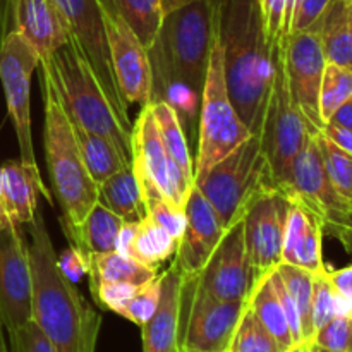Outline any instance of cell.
I'll return each instance as SVG.
<instances>
[{
	"label": "cell",
	"instance_id": "cell-1",
	"mask_svg": "<svg viewBox=\"0 0 352 352\" xmlns=\"http://www.w3.org/2000/svg\"><path fill=\"white\" fill-rule=\"evenodd\" d=\"M217 36L229 96L244 126L260 133L277 69V47L265 33L258 0H217Z\"/></svg>",
	"mask_w": 352,
	"mask_h": 352
},
{
	"label": "cell",
	"instance_id": "cell-2",
	"mask_svg": "<svg viewBox=\"0 0 352 352\" xmlns=\"http://www.w3.org/2000/svg\"><path fill=\"white\" fill-rule=\"evenodd\" d=\"M33 322L57 352H96L102 316L60 270L41 208L30 226Z\"/></svg>",
	"mask_w": 352,
	"mask_h": 352
},
{
	"label": "cell",
	"instance_id": "cell-3",
	"mask_svg": "<svg viewBox=\"0 0 352 352\" xmlns=\"http://www.w3.org/2000/svg\"><path fill=\"white\" fill-rule=\"evenodd\" d=\"M215 38L217 0H192L165 14L148 48L153 71L150 102L174 86L201 96Z\"/></svg>",
	"mask_w": 352,
	"mask_h": 352
},
{
	"label": "cell",
	"instance_id": "cell-4",
	"mask_svg": "<svg viewBox=\"0 0 352 352\" xmlns=\"http://www.w3.org/2000/svg\"><path fill=\"white\" fill-rule=\"evenodd\" d=\"M40 65L50 72L72 122L105 136L131 162L133 122L113 105L74 38L69 36V40L58 47L50 58L41 60Z\"/></svg>",
	"mask_w": 352,
	"mask_h": 352
},
{
	"label": "cell",
	"instance_id": "cell-5",
	"mask_svg": "<svg viewBox=\"0 0 352 352\" xmlns=\"http://www.w3.org/2000/svg\"><path fill=\"white\" fill-rule=\"evenodd\" d=\"M41 91L45 105V162L52 181V192L64 215L60 223L74 227L98 203V184L86 170L71 117L50 72L45 67H41Z\"/></svg>",
	"mask_w": 352,
	"mask_h": 352
},
{
	"label": "cell",
	"instance_id": "cell-6",
	"mask_svg": "<svg viewBox=\"0 0 352 352\" xmlns=\"http://www.w3.org/2000/svg\"><path fill=\"white\" fill-rule=\"evenodd\" d=\"M195 186L215 208L226 229L243 219L254 199L277 189L256 134L217 162L203 177L196 179Z\"/></svg>",
	"mask_w": 352,
	"mask_h": 352
},
{
	"label": "cell",
	"instance_id": "cell-7",
	"mask_svg": "<svg viewBox=\"0 0 352 352\" xmlns=\"http://www.w3.org/2000/svg\"><path fill=\"white\" fill-rule=\"evenodd\" d=\"M198 150L195 160V181L203 177L217 162L253 136L236 112L223 72V50L219 36L213 43L208 72L203 86L198 117Z\"/></svg>",
	"mask_w": 352,
	"mask_h": 352
},
{
	"label": "cell",
	"instance_id": "cell-8",
	"mask_svg": "<svg viewBox=\"0 0 352 352\" xmlns=\"http://www.w3.org/2000/svg\"><path fill=\"white\" fill-rule=\"evenodd\" d=\"M315 131L309 127L302 113L292 102L291 91L285 78L280 47H277V69H275L274 86L265 109L260 138L261 148L267 155L275 188L284 192L289 186L292 165L296 157L305 146L308 136Z\"/></svg>",
	"mask_w": 352,
	"mask_h": 352
},
{
	"label": "cell",
	"instance_id": "cell-9",
	"mask_svg": "<svg viewBox=\"0 0 352 352\" xmlns=\"http://www.w3.org/2000/svg\"><path fill=\"white\" fill-rule=\"evenodd\" d=\"M246 301H222L206 294L195 275H182L179 352H227Z\"/></svg>",
	"mask_w": 352,
	"mask_h": 352
},
{
	"label": "cell",
	"instance_id": "cell-10",
	"mask_svg": "<svg viewBox=\"0 0 352 352\" xmlns=\"http://www.w3.org/2000/svg\"><path fill=\"white\" fill-rule=\"evenodd\" d=\"M40 55L16 30L0 38V82L19 143L21 160L36 164L31 131V78L40 67Z\"/></svg>",
	"mask_w": 352,
	"mask_h": 352
},
{
	"label": "cell",
	"instance_id": "cell-11",
	"mask_svg": "<svg viewBox=\"0 0 352 352\" xmlns=\"http://www.w3.org/2000/svg\"><path fill=\"white\" fill-rule=\"evenodd\" d=\"M131 167L138 181L155 186L158 191L179 206H184L192 188L174 164L158 131L150 103L141 107L131 134Z\"/></svg>",
	"mask_w": 352,
	"mask_h": 352
},
{
	"label": "cell",
	"instance_id": "cell-12",
	"mask_svg": "<svg viewBox=\"0 0 352 352\" xmlns=\"http://www.w3.org/2000/svg\"><path fill=\"white\" fill-rule=\"evenodd\" d=\"M291 205L285 192L272 189L254 199L244 213V243L254 284L282 263Z\"/></svg>",
	"mask_w": 352,
	"mask_h": 352
},
{
	"label": "cell",
	"instance_id": "cell-13",
	"mask_svg": "<svg viewBox=\"0 0 352 352\" xmlns=\"http://www.w3.org/2000/svg\"><path fill=\"white\" fill-rule=\"evenodd\" d=\"M282 62L292 102L315 133L323 127L320 117V86L327 58L316 31H296L285 36L280 45Z\"/></svg>",
	"mask_w": 352,
	"mask_h": 352
},
{
	"label": "cell",
	"instance_id": "cell-14",
	"mask_svg": "<svg viewBox=\"0 0 352 352\" xmlns=\"http://www.w3.org/2000/svg\"><path fill=\"white\" fill-rule=\"evenodd\" d=\"M33 320L30 248L21 227L0 229V322L7 333Z\"/></svg>",
	"mask_w": 352,
	"mask_h": 352
},
{
	"label": "cell",
	"instance_id": "cell-15",
	"mask_svg": "<svg viewBox=\"0 0 352 352\" xmlns=\"http://www.w3.org/2000/svg\"><path fill=\"white\" fill-rule=\"evenodd\" d=\"M54 3L67 24L69 34L74 38L85 57L88 58L113 105L124 116L129 117V112H127L129 105L120 95L116 76H113L105 21H103L100 2L98 0H54Z\"/></svg>",
	"mask_w": 352,
	"mask_h": 352
},
{
	"label": "cell",
	"instance_id": "cell-16",
	"mask_svg": "<svg viewBox=\"0 0 352 352\" xmlns=\"http://www.w3.org/2000/svg\"><path fill=\"white\" fill-rule=\"evenodd\" d=\"M284 192L292 203L305 206L323 223V234L336 226L351 206V203L340 198L327 175L316 143V133L309 134L302 150L296 157L291 181Z\"/></svg>",
	"mask_w": 352,
	"mask_h": 352
},
{
	"label": "cell",
	"instance_id": "cell-17",
	"mask_svg": "<svg viewBox=\"0 0 352 352\" xmlns=\"http://www.w3.org/2000/svg\"><path fill=\"white\" fill-rule=\"evenodd\" d=\"M107 40H109L110 60L113 76L120 95L127 105L138 103L146 105L151 100L153 88V71L148 48L136 36L133 30L124 23L122 17L103 9Z\"/></svg>",
	"mask_w": 352,
	"mask_h": 352
},
{
	"label": "cell",
	"instance_id": "cell-18",
	"mask_svg": "<svg viewBox=\"0 0 352 352\" xmlns=\"http://www.w3.org/2000/svg\"><path fill=\"white\" fill-rule=\"evenodd\" d=\"M198 285L222 301H246L254 280L244 243L243 219L226 230L210 260L195 275Z\"/></svg>",
	"mask_w": 352,
	"mask_h": 352
},
{
	"label": "cell",
	"instance_id": "cell-19",
	"mask_svg": "<svg viewBox=\"0 0 352 352\" xmlns=\"http://www.w3.org/2000/svg\"><path fill=\"white\" fill-rule=\"evenodd\" d=\"M184 215V232L179 239L174 263L182 275H196L210 260L227 229L195 184L186 198Z\"/></svg>",
	"mask_w": 352,
	"mask_h": 352
},
{
	"label": "cell",
	"instance_id": "cell-20",
	"mask_svg": "<svg viewBox=\"0 0 352 352\" xmlns=\"http://www.w3.org/2000/svg\"><path fill=\"white\" fill-rule=\"evenodd\" d=\"M12 30L30 41L40 60L50 58L71 36L54 0H14Z\"/></svg>",
	"mask_w": 352,
	"mask_h": 352
},
{
	"label": "cell",
	"instance_id": "cell-21",
	"mask_svg": "<svg viewBox=\"0 0 352 352\" xmlns=\"http://www.w3.org/2000/svg\"><path fill=\"white\" fill-rule=\"evenodd\" d=\"M40 196L52 205V195L43 184L38 164L9 160L2 167V203L10 222L26 227L36 217Z\"/></svg>",
	"mask_w": 352,
	"mask_h": 352
},
{
	"label": "cell",
	"instance_id": "cell-22",
	"mask_svg": "<svg viewBox=\"0 0 352 352\" xmlns=\"http://www.w3.org/2000/svg\"><path fill=\"white\" fill-rule=\"evenodd\" d=\"M182 274L172 261L160 274V302L155 315L141 327L143 352H179V306Z\"/></svg>",
	"mask_w": 352,
	"mask_h": 352
},
{
	"label": "cell",
	"instance_id": "cell-23",
	"mask_svg": "<svg viewBox=\"0 0 352 352\" xmlns=\"http://www.w3.org/2000/svg\"><path fill=\"white\" fill-rule=\"evenodd\" d=\"M322 241L323 223L305 206L292 203L285 229L282 263L305 268L313 275L323 274L327 268L323 263Z\"/></svg>",
	"mask_w": 352,
	"mask_h": 352
},
{
	"label": "cell",
	"instance_id": "cell-24",
	"mask_svg": "<svg viewBox=\"0 0 352 352\" xmlns=\"http://www.w3.org/2000/svg\"><path fill=\"white\" fill-rule=\"evenodd\" d=\"M309 30L316 31L329 64L352 71V3L333 0Z\"/></svg>",
	"mask_w": 352,
	"mask_h": 352
},
{
	"label": "cell",
	"instance_id": "cell-25",
	"mask_svg": "<svg viewBox=\"0 0 352 352\" xmlns=\"http://www.w3.org/2000/svg\"><path fill=\"white\" fill-rule=\"evenodd\" d=\"M122 223L120 217L98 201L78 226L69 227L62 223V230L71 241V246L82 253H110L116 251L117 234Z\"/></svg>",
	"mask_w": 352,
	"mask_h": 352
},
{
	"label": "cell",
	"instance_id": "cell-26",
	"mask_svg": "<svg viewBox=\"0 0 352 352\" xmlns=\"http://www.w3.org/2000/svg\"><path fill=\"white\" fill-rule=\"evenodd\" d=\"M98 201L120 217L124 222H141L146 219L143 192L131 165L100 182Z\"/></svg>",
	"mask_w": 352,
	"mask_h": 352
},
{
	"label": "cell",
	"instance_id": "cell-27",
	"mask_svg": "<svg viewBox=\"0 0 352 352\" xmlns=\"http://www.w3.org/2000/svg\"><path fill=\"white\" fill-rule=\"evenodd\" d=\"M86 256H88V274L86 275L89 278V289L103 284H120V282L143 285L160 275L157 268L141 265L140 261L124 256L117 251L89 253Z\"/></svg>",
	"mask_w": 352,
	"mask_h": 352
},
{
	"label": "cell",
	"instance_id": "cell-28",
	"mask_svg": "<svg viewBox=\"0 0 352 352\" xmlns=\"http://www.w3.org/2000/svg\"><path fill=\"white\" fill-rule=\"evenodd\" d=\"M248 305L253 309L254 316L260 320L261 325L267 329V332L277 340L282 351L298 346L294 342L287 316H285L280 298H278L277 289H275L272 272L254 284L250 298H248Z\"/></svg>",
	"mask_w": 352,
	"mask_h": 352
},
{
	"label": "cell",
	"instance_id": "cell-29",
	"mask_svg": "<svg viewBox=\"0 0 352 352\" xmlns=\"http://www.w3.org/2000/svg\"><path fill=\"white\" fill-rule=\"evenodd\" d=\"M72 127H74V136L76 141H78L86 170H88V174L91 175L96 184L109 179L110 175L119 172L120 168L131 165V162L120 153L119 148L112 141L107 140L105 136L91 133V131L85 129V127L74 122H72Z\"/></svg>",
	"mask_w": 352,
	"mask_h": 352
},
{
	"label": "cell",
	"instance_id": "cell-30",
	"mask_svg": "<svg viewBox=\"0 0 352 352\" xmlns=\"http://www.w3.org/2000/svg\"><path fill=\"white\" fill-rule=\"evenodd\" d=\"M103 9L122 17L146 48L157 40L164 10L160 0H98Z\"/></svg>",
	"mask_w": 352,
	"mask_h": 352
},
{
	"label": "cell",
	"instance_id": "cell-31",
	"mask_svg": "<svg viewBox=\"0 0 352 352\" xmlns=\"http://www.w3.org/2000/svg\"><path fill=\"white\" fill-rule=\"evenodd\" d=\"M150 105L168 155L172 157L174 164L181 168L184 177L195 184V160L189 151L188 138H186L184 127H182L177 112L164 100L150 102Z\"/></svg>",
	"mask_w": 352,
	"mask_h": 352
},
{
	"label": "cell",
	"instance_id": "cell-32",
	"mask_svg": "<svg viewBox=\"0 0 352 352\" xmlns=\"http://www.w3.org/2000/svg\"><path fill=\"white\" fill-rule=\"evenodd\" d=\"M179 241L167 230L146 217L138 223L136 234L129 248V258L150 268H160L177 251Z\"/></svg>",
	"mask_w": 352,
	"mask_h": 352
},
{
	"label": "cell",
	"instance_id": "cell-33",
	"mask_svg": "<svg viewBox=\"0 0 352 352\" xmlns=\"http://www.w3.org/2000/svg\"><path fill=\"white\" fill-rule=\"evenodd\" d=\"M275 270H277L278 277L282 278L285 289L292 296L299 309L302 342L313 340V337H315V327H313V284H315V275L311 272L305 270V268L287 263H280Z\"/></svg>",
	"mask_w": 352,
	"mask_h": 352
},
{
	"label": "cell",
	"instance_id": "cell-34",
	"mask_svg": "<svg viewBox=\"0 0 352 352\" xmlns=\"http://www.w3.org/2000/svg\"><path fill=\"white\" fill-rule=\"evenodd\" d=\"M352 96V71L327 62L320 86V117L327 124Z\"/></svg>",
	"mask_w": 352,
	"mask_h": 352
},
{
	"label": "cell",
	"instance_id": "cell-35",
	"mask_svg": "<svg viewBox=\"0 0 352 352\" xmlns=\"http://www.w3.org/2000/svg\"><path fill=\"white\" fill-rule=\"evenodd\" d=\"M316 143L322 153L323 167L333 189L339 192L340 198L352 203V155L340 150L322 133H316Z\"/></svg>",
	"mask_w": 352,
	"mask_h": 352
},
{
	"label": "cell",
	"instance_id": "cell-36",
	"mask_svg": "<svg viewBox=\"0 0 352 352\" xmlns=\"http://www.w3.org/2000/svg\"><path fill=\"white\" fill-rule=\"evenodd\" d=\"M140 182V181H138ZM141 192H143L144 208H146V217H150L153 222L164 227L172 237L181 239L182 232H184V206L175 205L172 199L162 195L155 186L146 184V182H140Z\"/></svg>",
	"mask_w": 352,
	"mask_h": 352
},
{
	"label": "cell",
	"instance_id": "cell-37",
	"mask_svg": "<svg viewBox=\"0 0 352 352\" xmlns=\"http://www.w3.org/2000/svg\"><path fill=\"white\" fill-rule=\"evenodd\" d=\"M227 352H282V349L254 316L250 305H246Z\"/></svg>",
	"mask_w": 352,
	"mask_h": 352
},
{
	"label": "cell",
	"instance_id": "cell-38",
	"mask_svg": "<svg viewBox=\"0 0 352 352\" xmlns=\"http://www.w3.org/2000/svg\"><path fill=\"white\" fill-rule=\"evenodd\" d=\"M265 33L274 45H280L291 30L296 0H258Z\"/></svg>",
	"mask_w": 352,
	"mask_h": 352
},
{
	"label": "cell",
	"instance_id": "cell-39",
	"mask_svg": "<svg viewBox=\"0 0 352 352\" xmlns=\"http://www.w3.org/2000/svg\"><path fill=\"white\" fill-rule=\"evenodd\" d=\"M339 313L346 311H344L342 301L330 284L329 270L323 272V274H316L315 284H313V327H315V333Z\"/></svg>",
	"mask_w": 352,
	"mask_h": 352
},
{
	"label": "cell",
	"instance_id": "cell-40",
	"mask_svg": "<svg viewBox=\"0 0 352 352\" xmlns=\"http://www.w3.org/2000/svg\"><path fill=\"white\" fill-rule=\"evenodd\" d=\"M158 302H160V275L136 289L129 302L124 306L120 316L141 329L155 315Z\"/></svg>",
	"mask_w": 352,
	"mask_h": 352
},
{
	"label": "cell",
	"instance_id": "cell-41",
	"mask_svg": "<svg viewBox=\"0 0 352 352\" xmlns=\"http://www.w3.org/2000/svg\"><path fill=\"white\" fill-rule=\"evenodd\" d=\"M313 342L329 352H349L352 344V313H339L316 330Z\"/></svg>",
	"mask_w": 352,
	"mask_h": 352
},
{
	"label": "cell",
	"instance_id": "cell-42",
	"mask_svg": "<svg viewBox=\"0 0 352 352\" xmlns=\"http://www.w3.org/2000/svg\"><path fill=\"white\" fill-rule=\"evenodd\" d=\"M7 336H9V352H57L33 320Z\"/></svg>",
	"mask_w": 352,
	"mask_h": 352
},
{
	"label": "cell",
	"instance_id": "cell-43",
	"mask_svg": "<svg viewBox=\"0 0 352 352\" xmlns=\"http://www.w3.org/2000/svg\"><path fill=\"white\" fill-rule=\"evenodd\" d=\"M332 2L333 0H296L289 34L309 30Z\"/></svg>",
	"mask_w": 352,
	"mask_h": 352
},
{
	"label": "cell",
	"instance_id": "cell-44",
	"mask_svg": "<svg viewBox=\"0 0 352 352\" xmlns=\"http://www.w3.org/2000/svg\"><path fill=\"white\" fill-rule=\"evenodd\" d=\"M57 261L65 277L71 278L72 282L79 280L88 274V256L76 246L69 248L60 258H57Z\"/></svg>",
	"mask_w": 352,
	"mask_h": 352
},
{
	"label": "cell",
	"instance_id": "cell-45",
	"mask_svg": "<svg viewBox=\"0 0 352 352\" xmlns=\"http://www.w3.org/2000/svg\"><path fill=\"white\" fill-rule=\"evenodd\" d=\"M329 278L333 291L337 292V296L342 301L344 311L352 313V265L340 268V270L329 272Z\"/></svg>",
	"mask_w": 352,
	"mask_h": 352
},
{
	"label": "cell",
	"instance_id": "cell-46",
	"mask_svg": "<svg viewBox=\"0 0 352 352\" xmlns=\"http://www.w3.org/2000/svg\"><path fill=\"white\" fill-rule=\"evenodd\" d=\"M325 234H329V236L336 237L337 241H340L344 250L352 254V203L349 210L346 212V215H344L336 226L330 227L329 230H325Z\"/></svg>",
	"mask_w": 352,
	"mask_h": 352
},
{
	"label": "cell",
	"instance_id": "cell-47",
	"mask_svg": "<svg viewBox=\"0 0 352 352\" xmlns=\"http://www.w3.org/2000/svg\"><path fill=\"white\" fill-rule=\"evenodd\" d=\"M320 133L323 134L325 138H329L333 144L340 148V150L347 151V153L352 155V131L346 129L342 126H337L333 122H327L323 124L322 131Z\"/></svg>",
	"mask_w": 352,
	"mask_h": 352
},
{
	"label": "cell",
	"instance_id": "cell-48",
	"mask_svg": "<svg viewBox=\"0 0 352 352\" xmlns=\"http://www.w3.org/2000/svg\"><path fill=\"white\" fill-rule=\"evenodd\" d=\"M138 223L140 222H124L122 227L119 229V234H117L116 241V251L117 253L124 254V256L129 258V248L131 243L134 239V234H136Z\"/></svg>",
	"mask_w": 352,
	"mask_h": 352
},
{
	"label": "cell",
	"instance_id": "cell-49",
	"mask_svg": "<svg viewBox=\"0 0 352 352\" xmlns=\"http://www.w3.org/2000/svg\"><path fill=\"white\" fill-rule=\"evenodd\" d=\"M329 122H333L337 124V126H342L346 127V129L352 131V96L342 107L337 109V112L330 117Z\"/></svg>",
	"mask_w": 352,
	"mask_h": 352
},
{
	"label": "cell",
	"instance_id": "cell-50",
	"mask_svg": "<svg viewBox=\"0 0 352 352\" xmlns=\"http://www.w3.org/2000/svg\"><path fill=\"white\" fill-rule=\"evenodd\" d=\"M12 7L14 0H0V28H2V36L12 30Z\"/></svg>",
	"mask_w": 352,
	"mask_h": 352
},
{
	"label": "cell",
	"instance_id": "cell-51",
	"mask_svg": "<svg viewBox=\"0 0 352 352\" xmlns=\"http://www.w3.org/2000/svg\"><path fill=\"white\" fill-rule=\"evenodd\" d=\"M189 2H192V0H160L162 10H164V16H165V14L172 12V10L179 9V7L188 6Z\"/></svg>",
	"mask_w": 352,
	"mask_h": 352
},
{
	"label": "cell",
	"instance_id": "cell-52",
	"mask_svg": "<svg viewBox=\"0 0 352 352\" xmlns=\"http://www.w3.org/2000/svg\"><path fill=\"white\" fill-rule=\"evenodd\" d=\"M9 226H14V223L10 222L9 215H7L6 208H3L2 199H0V229H3V227H9Z\"/></svg>",
	"mask_w": 352,
	"mask_h": 352
},
{
	"label": "cell",
	"instance_id": "cell-53",
	"mask_svg": "<svg viewBox=\"0 0 352 352\" xmlns=\"http://www.w3.org/2000/svg\"><path fill=\"white\" fill-rule=\"evenodd\" d=\"M301 352H320V347L313 340H306L301 344Z\"/></svg>",
	"mask_w": 352,
	"mask_h": 352
},
{
	"label": "cell",
	"instance_id": "cell-54",
	"mask_svg": "<svg viewBox=\"0 0 352 352\" xmlns=\"http://www.w3.org/2000/svg\"><path fill=\"white\" fill-rule=\"evenodd\" d=\"M3 349H9V346H7V342H6V337H3V325H2V322H0V351H3Z\"/></svg>",
	"mask_w": 352,
	"mask_h": 352
},
{
	"label": "cell",
	"instance_id": "cell-55",
	"mask_svg": "<svg viewBox=\"0 0 352 352\" xmlns=\"http://www.w3.org/2000/svg\"><path fill=\"white\" fill-rule=\"evenodd\" d=\"M282 352H301V344H298V346H292L291 349H285Z\"/></svg>",
	"mask_w": 352,
	"mask_h": 352
},
{
	"label": "cell",
	"instance_id": "cell-56",
	"mask_svg": "<svg viewBox=\"0 0 352 352\" xmlns=\"http://www.w3.org/2000/svg\"><path fill=\"white\" fill-rule=\"evenodd\" d=\"M0 199H2V167H0Z\"/></svg>",
	"mask_w": 352,
	"mask_h": 352
},
{
	"label": "cell",
	"instance_id": "cell-57",
	"mask_svg": "<svg viewBox=\"0 0 352 352\" xmlns=\"http://www.w3.org/2000/svg\"><path fill=\"white\" fill-rule=\"evenodd\" d=\"M320 352H329V351H325V349H320Z\"/></svg>",
	"mask_w": 352,
	"mask_h": 352
},
{
	"label": "cell",
	"instance_id": "cell-58",
	"mask_svg": "<svg viewBox=\"0 0 352 352\" xmlns=\"http://www.w3.org/2000/svg\"><path fill=\"white\" fill-rule=\"evenodd\" d=\"M0 352H9V349H3V351H0Z\"/></svg>",
	"mask_w": 352,
	"mask_h": 352
},
{
	"label": "cell",
	"instance_id": "cell-59",
	"mask_svg": "<svg viewBox=\"0 0 352 352\" xmlns=\"http://www.w3.org/2000/svg\"><path fill=\"white\" fill-rule=\"evenodd\" d=\"M349 352H352V344H351V351Z\"/></svg>",
	"mask_w": 352,
	"mask_h": 352
},
{
	"label": "cell",
	"instance_id": "cell-60",
	"mask_svg": "<svg viewBox=\"0 0 352 352\" xmlns=\"http://www.w3.org/2000/svg\"><path fill=\"white\" fill-rule=\"evenodd\" d=\"M347 2H351V3H352V0H347Z\"/></svg>",
	"mask_w": 352,
	"mask_h": 352
}]
</instances>
